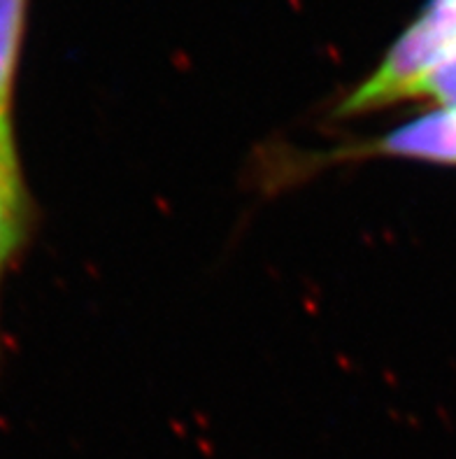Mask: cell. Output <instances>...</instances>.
<instances>
[{"mask_svg":"<svg viewBox=\"0 0 456 459\" xmlns=\"http://www.w3.org/2000/svg\"><path fill=\"white\" fill-rule=\"evenodd\" d=\"M30 201L23 185L12 128H0V280L26 243Z\"/></svg>","mask_w":456,"mask_h":459,"instance_id":"3957f363","label":"cell"},{"mask_svg":"<svg viewBox=\"0 0 456 459\" xmlns=\"http://www.w3.org/2000/svg\"><path fill=\"white\" fill-rule=\"evenodd\" d=\"M456 42V0H431L382 58L375 73L354 89L335 115H364L405 100L410 87Z\"/></svg>","mask_w":456,"mask_h":459,"instance_id":"6da1fadb","label":"cell"},{"mask_svg":"<svg viewBox=\"0 0 456 459\" xmlns=\"http://www.w3.org/2000/svg\"><path fill=\"white\" fill-rule=\"evenodd\" d=\"M435 100L440 108H456V42L415 82L405 100Z\"/></svg>","mask_w":456,"mask_h":459,"instance_id":"5b68a950","label":"cell"},{"mask_svg":"<svg viewBox=\"0 0 456 459\" xmlns=\"http://www.w3.org/2000/svg\"><path fill=\"white\" fill-rule=\"evenodd\" d=\"M454 110H456V108H454Z\"/></svg>","mask_w":456,"mask_h":459,"instance_id":"8992f818","label":"cell"},{"mask_svg":"<svg viewBox=\"0 0 456 459\" xmlns=\"http://www.w3.org/2000/svg\"><path fill=\"white\" fill-rule=\"evenodd\" d=\"M30 0H0V128H12V91L22 58Z\"/></svg>","mask_w":456,"mask_h":459,"instance_id":"277c9868","label":"cell"},{"mask_svg":"<svg viewBox=\"0 0 456 459\" xmlns=\"http://www.w3.org/2000/svg\"><path fill=\"white\" fill-rule=\"evenodd\" d=\"M342 157H393L431 163H456V110L440 108L393 128L382 138L331 154V159Z\"/></svg>","mask_w":456,"mask_h":459,"instance_id":"7a4b0ae2","label":"cell"}]
</instances>
